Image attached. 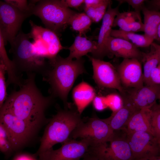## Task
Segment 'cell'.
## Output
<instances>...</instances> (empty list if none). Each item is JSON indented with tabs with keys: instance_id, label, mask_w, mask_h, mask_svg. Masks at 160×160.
<instances>
[{
	"instance_id": "4dcf8cb0",
	"label": "cell",
	"mask_w": 160,
	"mask_h": 160,
	"mask_svg": "<svg viewBox=\"0 0 160 160\" xmlns=\"http://www.w3.org/2000/svg\"><path fill=\"white\" fill-rule=\"evenodd\" d=\"M108 108L115 113L120 109L124 105L122 96L116 93H111L105 96Z\"/></svg>"
},
{
	"instance_id": "484cf974",
	"label": "cell",
	"mask_w": 160,
	"mask_h": 160,
	"mask_svg": "<svg viewBox=\"0 0 160 160\" xmlns=\"http://www.w3.org/2000/svg\"><path fill=\"white\" fill-rule=\"evenodd\" d=\"M144 15L143 32L144 34L154 40L156 33L160 24V12L150 10L143 6L142 11Z\"/></svg>"
},
{
	"instance_id": "8fae6325",
	"label": "cell",
	"mask_w": 160,
	"mask_h": 160,
	"mask_svg": "<svg viewBox=\"0 0 160 160\" xmlns=\"http://www.w3.org/2000/svg\"><path fill=\"white\" fill-rule=\"evenodd\" d=\"M127 139L133 160L159 156L160 142L152 134L144 132L127 133Z\"/></svg>"
},
{
	"instance_id": "277c9868",
	"label": "cell",
	"mask_w": 160,
	"mask_h": 160,
	"mask_svg": "<svg viewBox=\"0 0 160 160\" xmlns=\"http://www.w3.org/2000/svg\"><path fill=\"white\" fill-rule=\"evenodd\" d=\"M30 38L29 33H25L20 31L9 43L12 61L16 70L21 76L23 73L41 74L48 65L45 59L38 57L34 53Z\"/></svg>"
},
{
	"instance_id": "836d02e7",
	"label": "cell",
	"mask_w": 160,
	"mask_h": 160,
	"mask_svg": "<svg viewBox=\"0 0 160 160\" xmlns=\"http://www.w3.org/2000/svg\"><path fill=\"white\" fill-rule=\"evenodd\" d=\"M147 85L160 86V63L151 71Z\"/></svg>"
},
{
	"instance_id": "52a82bcc",
	"label": "cell",
	"mask_w": 160,
	"mask_h": 160,
	"mask_svg": "<svg viewBox=\"0 0 160 160\" xmlns=\"http://www.w3.org/2000/svg\"><path fill=\"white\" fill-rule=\"evenodd\" d=\"M113 133L105 119H100L94 115L83 118L71 133L69 139H87L90 142V147H95L106 143Z\"/></svg>"
},
{
	"instance_id": "f35d334b",
	"label": "cell",
	"mask_w": 160,
	"mask_h": 160,
	"mask_svg": "<svg viewBox=\"0 0 160 160\" xmlns=\"http://www.w3.org/2000/svg\"><path fill=\"white\" fill-rule=\"evenodd\" d=\"M35 154L21 153L16 156L13 160H39Z\"/></svg>"
},
{
	"instance_id": "5bb4252c",
	"label": "cell",
	"mask_w": 160,
	"mask_h": 160,
	"mask_svg": "<svg viewBox=\"0 0 160 160\" xmlns=\"http://www.w3.org/2000/svg\"><path fill=\"white\" fill-rule=\"evenodd\" d=\"M141 63L135 59H124L117 70L124 89L139 88L144 84Z\"/></svg>"
},
{
	"instance_id": "74e56055",
	"label": "cell",
	"mask_w": 160,
	"mask_h": 160,
	"mask_svg": "<svg viewBox=\"0 0 160 160\" xmlns=\"http://www.w3.org/2000/svg\"><path fill=\"white\" fill-rule=\"evenodd\" d=\"M145 2L147 4L148 6L145 7L147 9L152 11H159L160 7L159 0H145Z\"/></svg>"
},
{
	"instance_id": "e575fe53",
	"label": "cell",
	"mask_w": 160,
	"mask_h": 160,
	"mask_svg": "<svg viewBox=\"0 0 160 160\" xmlns=\"http://www.w3.org/2000/svg\"><path fill=\"white\" fill-rule=\"evenodd\" d=\"M121 4L126 2L134 9V12L141 16L140 12L145 4V0H117Z\"/></svg>"
},
{
	"instance_id": "ba28073f",
	"label": "cell",
	"mask_w": 160,
	"mask_h": 160,
	"mask_svg": "<svg viewBox=\"0 0 160 160\" xmlns=\"http://www.w3.org/2000/svg\"><path fill=\"white\" fill-rule=\"evenodd\" d=\"M0 123L7 132L13 151L26 144L37 131L27 122L3 107L0 109Z\"/></svg>"
},
{
	"instance_id": "f1b7e54d",
	"label": "cell",
	"mask_w": 160,
	"mask_h": 160,
	"mask_svg": "<svg viewBox=\"0 0 160 160\" xmlns=\"http://www.w3.org/2000/svg\"><path fill=\"white\" fill-rule=\"evenodd\" d=\"M151 125L153 134L160 142V106L156 102L151 108Z\"/></svg>"
},
{
	"instance_id": "7a4b0ae2",
	"label": "cell",
	"mask_w": 160,
	"mask_h": 160,
	"mask_svg": "<svg viewBox=\"0 0 160 160\" xmlns=\"http://www.w3.org/2000/svg\"><path fill=\"white\" fill-rule=\"evenodd\" d=\"M84 61L63 58L58 55L49 60L47 68L42 73L43 80L49 84V92L54 98L63 102L65 108L71 106L67 102L68 96L78 77L86 73Z\"/></svg>"
},
{
	"instance_id": "cb8c5ba5",
	"label": "cell",
	"mask_w": 160,
	"mask_h": 160,
	"mask_svg": "<svg viewBox=\"0 0 160 160\" xmlns=\"http://www.w3.org/2000/svg\"><path fill=\"white\" fill-rule=\"evenodd\" d=\"M150 51L145 53L142 63L143 65L144 84L147 85L152 70L160 63V46L153 42L150 46Z\"/></svg>"
},
{
	"instance_id": "f546056e",
	"label": "cell",
	"mask_w": 160,
	"mask_h": 160,
	"mask_svg": "<svg viewBox=\"0 0 160 160\" xmlns=\"http://www.w3.org/2000/svg\"><path fill=\"white\" fill-rule=\"evenodd\" d=\"M0 151L8 157L13 151L7 132L0 123Z\"/></svg>"
},
{
	"instance_id": "6da1fadb",
	"label": "cell",
	"mask_w": 160,
	"mask_h": 160,
	"mask_svg": "<svg viewBox=\"0 0 160 160\" xmlns=\"http://www.w3.org/2000/svg\"><path fill=\"white\" fill-rule=\"evenodd\" d=\"M27 78L18 90H14L7 97L2 107L25 121L37 131L47 123V109L55 98L44 96L36 82L35 73L26 74Z\"/></svg>"
},
{
	"instance_id": "30bf717a",
	"label": "cell",
	"mask_w": 160,
	"mask_h": 160,
	"mask_svg": "<svg viewBox=\"0 0 160 160\" xmlns=\"http://www.w3.org/2000/svg\"><path fill=\"white\" fill-rule=\"evenodd\" d=\"M59 148H53L37 156L39 160H80L88 152L90 144L86 139H69Z\"/></svg>"
},
{
	"instance_id": "4fadbf2b",
	"label": "cell",
	"mask_w": 160,
	"mask_h": 160,
	"mask_svg": "<svg viewBox=\"0 0 160 160\" xmlns=\"http://www.w3.org/2000/svg\"><path fill=\"white\" fill-rule=\"evenodd\" d=\"M121 96L137 110L150 108L160 99V86L144 84L137 88L125 89Z\"/></svg>"
},
{
	"instance_id": "8d00e7d4",
	"label": "cell",
	"mask_w": 160,
	"mask_h": 160,
	"mask_svg": "<svg viewBox=\"0 0 160 160\" xmlns=\"http://www.w3.org/2000/svg\"><path fill=\"white\" fill-rule=\"evenodd\" d=\"M61 3L65 7L69 8H78L82 4L84 3V0H62Z\"/></svg>"
},
{
	"instance_id": "d4e9b609",
	"label": "cell",
	"mask_w": 160,
	"mask_h": 160,
	"mask_svg": "<svg viewBox=\"0 0 160 160\" xmlns=\"http://www.w3.org/2000/svg\"><path fill=\"white\" fill-rule=\"evenodd\" d=\"M110 35L113 37L125 40L137 48L150 46L154 40L144 34H137L133 32L124 31L120 29H112Z\"/></svg>"
},
{
	"instance_id": "60d3db41",
	"label": "cell",
	"mask_w": 160,
	"mask_h": 160,
	"mask_svg": "<svg viewBox=\"0 0 160 160\" xmlns=\"http://www.w3.org/2000/svg\"><path fill=\"white\" fill-rule=\"evenodd\" d=\"M80 160H99L88 151Z\"/></svg>"
},
{
	"instance_id": "7bdbcfd3",
	"label": "cell",
	"mask_w": 160,
	"mask_h": 160,
	"mask_svg": "<svg viewBox=\"0 0 160 160\" xmlns=\"http://www.w3.org/2000/svg\"><path fill=\"white\" fill-rule=\"evenodd\" d=\"M160 41V24H159L157 28L155 35L154 37V40Z\"/></svg>"
},
{
	"instance_id": "5b68a950",
	"label": "cell",
	"mask_w": 160,
	"mask_h": 160,
	"mask_svg": "<svg viewBox=\"0 0 160 160\" xmlns=\"http://www.w3.org/2000/svg\"><path fill=\"white\" fill-rule=\"evenodd\" d=\"M75 13L63 5L60 0H35L32 9V14L39 17L46 28L56 33L66 27Z\"/></svg>"
},
{
	"instance_id": "603a6c76",
	"label": "cell",
	"mask_w": 160,
	"mask_h": 160,
	"mask_svg": "<svg viewBox=\"0 0 160 160\" xmlns=\"http://www.w3.org/2000/svg\"><path fill=\"white\" fill-rule=\"evenodd\" d=\"M96 48L97 42L79 35L75 38L73 44L68 48L70 53L67 58L71 60L74 58L80 59L88 53L92 54Z\"/></svg>"
},
{
	"instance_id": "83f0119b",
	"label": "cell",
	"mask_w": 160,
	"mask_h": 160,
	"mask_svg": "<svg viewBox=\"0 0 160 160\" xmlns=\"http://www.w3.org/2000/svg\"><path fill=\"white\" fill-rule=\"evenodd\" d=\"M111 2V0H105L103 3L97 6L85 7V13L92 22L98 23L102 19L108 5Z\"/></svg>"
},
{
	"instance_id": "ee69618b",
	"label": "cell",
	"mask_w": 160,
	"mask_h": 160,
	"mask_svg": "<svg viewBox=\"0 0 160 160\" xmlns=\"http://www.w3.org/2000/svg\"><path fill=\"white\" fill-rule=\"evenodd\" d=\"M0 64H2L3 65V63H2V61H1V58H0Z\"/></svg>"
},
{
	"instance_id": "d590c367",
	"label": "cell",
	"mask_w": 160,
	"mask_h": 160,
	"mask_svg": "<svg viewBox=\"0 0 160 160\" xmlns=\"http://www.w3.org/2000/svg\"><path fill=\"white\" fill-rule=\"evenodd\" d=\"M94 108L98 111H102L108 108L105 96L96 95L92 101Z\"/></svg>"
},
{
	"instance_id": "8992f818",
	"label": "cell",
	"mask_w": 160,
	"mask_h": 160,
	"mask_svg": "<svg viewBox=\"0 0 160 160\" xmlns=\"http://www.w3.org/2000/svg\"><path fill=\"white\" fill-rule=\"evenodd\" d=\"M88 152L99 160H133L125 128L113 131L108 141L90 147Z\"/></svg>"
},
{
	"instance_id": "e0dca14e",
	"label": "cell",
	"mask_w": 160,
	"mask_h": 160,
	"mask_svg": "<svg viewBox=\"0 0 160 160\" xmlns=\"http://www.w3.org/2000/svg\"><path fill=\"white\" fill-rule=\"evenodd\" d=\"M29 23L31 27V32L29 33L31 38L34 40H40L44 41L49 47L53 57H55L64 48L56 33L50 29L36 25L31 20Z\"/></svg>"
},
{
	"instance_id": "9a60e30c",
	"label": "cell",
	"mask_w": 160,
	"mask_h": 160,
	"mask_svg": "<svg viewBox=\"0 0 160 160\" xmlns=\"http://www.w3.org/2000/svg\"><path fill=\"white\" fill-rule=\"evenodd\" d=\"M111 3L108 5L103 19L97 41V48L92 54L93 57L101 60L105 56H108L106 45L107 40L111 36L114 19L119 12L120 5L114 8L111 7Z\"/></svg>"
},
{
	"instance_id": "ab89813d",
	"label": "cell",
	"mask_w": 160,
	"mask_h": 160,
	"mask_svg": "<svg viewBox=\"0 0 160 160\" xmlns=\"http://www.w3.org/2000/svg\"><path fill=\"white\" fill-rule=\"evenodd\" d=\"M105 0H85L84 3L85 7H94L101 4Z\"/></svg>"
},
{
	"instance_id": "ffe728a7",
	"label": "cell",
	"mask_w": 160,
	"mask_h": 160,
	"mask_svg": "<svg viewBox=\"0 0 160 160\" xmlns=\"http://www.w3.org/2000/svg\"><path fill=\"white\" fill-rule=\"evenodd\" d=\"M96 95L95 91L93 87L84 81L73 88L72 92L73 99L76 109L80 114L92 101Z\"/></svg>"
},
{
	"instance_id": "7402d4cb",
	"label": "cell",
	"mask_w": 160,
	"mask_h": 160,
	"mask_svg": "<svg viewBox=\"0 0 160 160\" xmlns=\"http://www.w3.org/2000/svg\"><path fill=\"white\" fill-rule=\"evenodd\" d=\"M4 40L0 30V57L5 66L7 74L6 81L7 87L13 84L20 87L22 84L23 79L16 70L12 61L9 57L5 48Z\"/></svg>"
},
{
	"instance_id": "3957f363",
	"label": "cell",
	"mask_w": 160,
	"mask_h": 160,
	"mask_svg": "<svg viewBox=\"0 0 160 160\" xmlns=\"http://www.w3.org/2000/svg\"><path fill=\"white\" fill-rule=\"evenodd\" d=\"M83 119L76 109L71 106L59 110L49 119L39 148L35 154L38 156L53 148L55 145L67 141L71 133Z\"/></svg>"
},
{
	"instance_id": "4316f807",
	"label": "cell",
	"mask_w": 160,
	"mask_h": 160,
	"mask_svg": "<svg viewBox=\"0 0 160 160\" xmlns=\"http://www.w3.org/2000/svg\"><path fill=\"white\" fill-rule=\"evenodd\" d=\"M92 21L91 19L84 13H75L70 18L68 22L72 29L82 36L85 33L91 25Z\"/></svg>"
},
{
	"instance_id": "d6986e66",
	"label": "cell",
	"mask_w": 160,
	"mask_h": 160,
	"mask_svg": "<svg viewBox=\"0 0 160 160\" xmlns=\"http://www.w3.org/2000/svg\"><path fill=\"white\" fill-rule=\"evenodd\" d=\"M151 116L150 108L136 111L130 118L125 128L127 133L144 132H149L153 135L151 125Z\"/></svg>"
},
{
	"instance_id": "44dd1931",
	"label": "cell",
	"mask_w": 160,
	"mask_h": 160,
	"mask_svg": "<svg viewBox=\"0 0 160 160\" xmlns=\"http://www.w3.org/2000/svg\"><path fill=\"white\" fill-rule=\"evenodd\" d=\"M123 100V106L105 119L113 131L125 128L130 118L137 110L130 103Z\"/></svg>"
},
{
	"instance_id": "b9f144b4",
	"label": "cell",
	"mask_w": 160,
	"mask_h": 160,
	"mask_svg": "<svg viewBox=\"0 0 160 160\" xmlns=\"http://www.w3.org/2000/svg\"><path fill=\"white\" fill-rule=\"evenodd\" d=\"M135 160H160V156L143 157Z\"/></svg>"
},
{
	"instance_id": "9c48e42d",
	"label": "cell",
	"mask_w": 160,
	"mask_h": 160,
	"mask_svg": "<svg viewBox=\"0 0 160 160\" xmlns=\"http://www.w3.org/2000/svg\"><path fill=\"white\" fill-rule=\"evenodd\" d=\"M30 15L0 1V30L5 45L16 37L24 21Z\"/></svg>"
},
{
	"instance_id": "7c38bea8",
	"label": "cell",
	"mask_w": 160,
	"mask_h": 160,
	"mask_svg": "<svg viewBox=\"0 0 160 160\" xmlns=\"http://www.w3.org/2000/svg\"><path fill=\"white\" fill-rule=\"evenodd\" d=\"M93 69V78L97 84L102 88L117 90L123 95L125 89L121 84L119 74L110 62L89 56Z\"/></svg>"
},
{
	"instance_id": "2e32d148",
	"label": "cell",
	"mask_w": 160,
	"mask_h": 160,
	"mask_svg": "<svg viewBox=\"0 0 160 160\" xmlns=\"http://www.w3.org/2000/svg\"><path fill=\"white\" fill-rule=\"evenodd\" d=\"M106 47L108 56L111 54L124 59H135L142 63L145 53L123 39L110 36Z\"/></svg>"
},
{
	"instance_id": "1f68e13d",
	"label": "cell",
	"mask_w": 160,
	"mask_h": 160,
	"mask_svg": "<svg viewBox=\"0 0 160 160\" xmlns=\"http://www.w3.org/2000/svg\"><path fill=\"white\" fill-rule=\"evenodd\" d=\"M4 1L12 6L19 10L30 14H32L33 3L32 0L30 3L26 0H5Z\"/></svg>"
},
{
	"instance_id": "d6a6232c",
	"label": "cell",
	"mask_w": 160,
	"mask_h": 160,
	"mask_svg": "<svg viewBox=\"0 0 160 160\" xmlns=\"http://www.w3.org/2000/svg\"><path fill=\"white\" fill-rule=\"evenodd\" d=\"M6 73L7 71L5 66L0 63V109L7 97V86L5 76Z\"/></svg>"
},
{
	"instance_id": "ac0fdd59",
	"label": "cell",
	"mask_w": 160,
	"mask_h": 160,
	"mask_svg": "<svg viewBox=\"0 0 160 160\" xmlns=\"http://www.w3.org/2000/svg\"><path fill=\"white\" fill-rule=\"evenodd\" d=\"M119 27L120 29L134 33L143 31V24L140 15L134 11L119 12L115 18L113 27Z\"/></svg>"
}]
</instances>
